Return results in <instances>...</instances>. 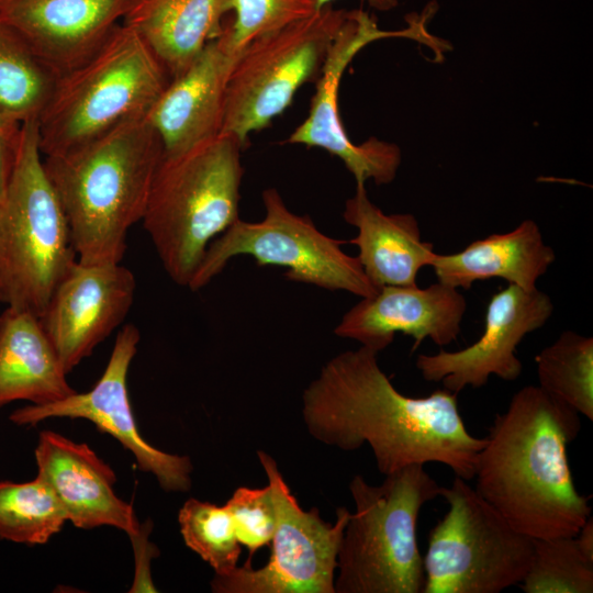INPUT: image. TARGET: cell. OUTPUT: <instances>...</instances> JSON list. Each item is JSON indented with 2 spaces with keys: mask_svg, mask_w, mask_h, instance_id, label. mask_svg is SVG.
Instances as JSON below:
<instances>
[{
  "mask_svg": "<svg viewBox=\"0 0 593 593\" xmlns=\"http://www.w3.org/2000/svg\"><path fill=\"white\" fill-rule=\"evenodd\" d=\"M273 497L277 524L271 555L259 569L250 559L227 574H214V593H335L337 556L350 512L336 510L334 524L325 522L317 507L304 511L287 484L276 460L257 450Z\"/></svg>",
  "mask_w": 593,
  "mask_h": 593,
  "instance_id": "11",
  "label": "cell"
},
{
  "mask_svg": "<svg viewBox=\"0 0 593 593\" xmlns=\"http://www.w3.org/2000/svg\"><path fill=\"white\" fill-rule=\"evenodd\" d=\"M57 77L0 18V109L21 123L37 120Z\"/></svg>",
  "mask_w": 593,
  "mask_h": 593,
  "instance_id": "24",
  "label": "cell"
},
{
  "mask_svg": "<svg viewBox=\"0 0 593 593\" xmlns=\"http://www.w3.org/2000/svg\"><path fill=\"white\" fill-rule=\"evenodd\" d=\"M40 317L8 306L0 314V409L14 401L44 405L75 392Z\"/></svg>",
  "mask_w": 593,
  "mask_h": 593,
  "instance_id": "22",
  "label": "cell"
},
{
  "mask_svg": "<svg viewBox=\"0 0 593 593\" xmlns=\"http://www.w3.org/2000/svg\"><path fill=\"white\" fill-rule=\"evenodd\" d=\"M141 339L134 324H125L116 334L107 367L92 387L44 405H25L9 416L16 425H36L47 418H82L100 432L111 435L128 450L138 469L153 474L165 492H188L193 465L189 456L168 454L139 434L130 402L127 374Z\"/></svg>",
  "mask_w": 593,
  "mask_h": 593,
  "instance_id": "12",
  "label": "cell"
},
{
  "mask_svg": "<svg viewBox=\"0 0 593 593\" xmlns=\"http://www.w3.org/2000/svg\"><path fill=\"white\" fill-rule=\"evenodd\" d=\"M261 199L264 219H238L217 236L189 282L190 290L202 289L232 258L246 255L258 266L286 268L284 277L290 281L346 291L359 298L378 291L357 257L343 249L345 240L322 233L310 216L292 212L277 189H265Z\"/></svg>",
  "mask_w": 593,
  "mask_h": 593,
  "instance_id": "9",
  "label": "cell"
},
{
  "mask_svg": "<svg viewBox=\"0 0 593 593\" xmlns=\"http://www.w3.org/2000/svg\"><path fill=\"white\" fill-rule=\"evenodd\" d=\"M37 477L61 503L77 528L111 526L136 536L142 526L132 505L114 492L116 475L87 444L58 433H40L35 448Z\"/></svg>",
  "mask_w": 593,
  "mask_h": 593,
  "instance_id": "19",
  "label": "cell"
},
{
  "mask_svg": "<svg viewBox=\"0 0 593 593\" xmlns=\"http://www.w3.org/2000/svg\"><path fill=\"white\" fill-rule=\"evenodd\" d=\"M233 518L240 546L248 549V559L269 545L277 524L273 497L269 485L237 488L224 504Z\"/></svg>",
  "mask_w": 593,
  "mask_h": 593,
  "instance_id": "30",
  "label": "cell"
},
{
  "mask_svg": "<svg viewBox=\"0 0 593 593\" xmlns=\"http://www.w3.org/2000/svg\"><path fill=\"white\" fill-rule=\"evenodd\" d=\"M538 387L593 421V338L564 331L535 357Z\"/></svg>",
  "mask_w": 593,
  "mask_h": 593,
  "instance_id": "25",
  "label": "cell"
},
{
  "mask_svg": "<svg viewBox=\"0 0 593 593\" xmlns=\"http://www.w3.org/2000/svg\"><path fill=\"white\" fill-rule=\"evenodd\" d=\"M22 135V123L0 109V202L3 200Z\"/></svg>",
  "mask_w": 593,
  "mask_h": 593,
  "instance_id": "31",
  "label": "cell"
},
{
  "mask_svg": "<svg viewBox=\"0 0 593 593\" xmlns=\"http://www.w3.org/2000/svg\"><path fill=\"white\" fill-rule=\"evenodd\" d=\"M232 0H134L122 20L153 51L170 78L219 36Z\"/></svg>",
  "mask_w": 593,
  "mask_h": 593,
  "instance_id": "23",
  "label": "cell"
},
{
  "mask_svg": "<svg viewBox=\"0 0 593 593\" xmlns=\"http://www.w3.org/2000/svg\"><path fill=\"white\" fill-rule=\"evenodd\" d=\"M579 413L538 385H525L496 414L475 465V491L533 539L573 537L591 517L577 490L567 445Z\"/></svg>",
  "mask_w": 593,
  "mask_h": 593,
  "instance_id": "2",
  "label": "cell"
},
{
  "mask_svg": "<svg viewBox=\"0 0 593 593\" xmlns=\"http://www.w3.org/2000/svg\"><path fill=\"white\" fill-rule=\"evenodd\" d=\"M555 260L538 224L526 219L512 231L490 234L460 251L436 253L429 267L438 281L456 289L468 290L477 281L500 278L532 291Z\"/></svg>",
  "mask_w": 593,
  "mask_h": 593,
  "instance_id": "21",
  "label": "cell"
},
{
  "mask_svg": "<svg viewBox=\"0 0 593 593\" xmlns=\"http://www.w3.org/2000/svg\"><path fill=\"white\" fill-rule=\"evenodd\" d=\"M170 79L147 44L121 23L88 60L57 77L36 120L42 154H65L147 115Z\"/></svg>",
  "mask_w": 593,
  "mask_h": 593,
  "instance_id": "6",
  "label": "cell"
},
{
  "mask_svg": "<svg viewBox=\"0 0 593 593\" xmlns=\"http://www.w3.org/2000/svg\"><path fill=\"white\" fill-rule=\"evenodd\" d=\"M178 522L186 546L209 563L214 574H227L237 567L240 544L225 505L190 497L179 510Z\"/></svg>",
  "mask_w": 593,
  "mask_h": 593,
  "instance_id": "28",
  "label": "cell"
},
{
  "mask_svg": "<svg viewBox=\"0 0 593 593\" xmlns=\"http://www.w3.org/2000/svg\"><path fill=\"white\" fill-rule=\"evenodd\" d=\"M391 37L405 38L406 32L382 30L368 12L349 10L315 81L309 113L286 139L287 144L321 148L339 158L356 184H366L368 180L376 184L392 182L402 160L401 150L393 143L373 136L361 144L351 142L338 110L340 80L354 57L369 44Z\"/></svg>",
  "mask_w": 593,
  "mask_h": 593,
  "instance_id": "13",
  "label": "cell"
},
{
  "mask_svg": "<svg viewBox=\"0 0 593 593\" xmlns=\"http://www.w3.org/2000/svg\"><path fill=\"white\" fill-rule=\"evenodd\" d=\"M161 141L147 115L130 118L61 155L45 156L81 264L121 262L128 230L142 221Z\"/></svg>",
  "mask_w": 593,
  "mask_h": 593,
  "instance_id": "3",
  "label": "cell"
},
{
  "mask_svg": "<svg viewBox=\"0 0 593 593\" xmlns=\"http://www.w3.org/2000/svg\"><path fill=\"white\" fill-rule=\"evenodd\" d=\"M448 505L432 528L422 593H500L526 575L534 539L515 529L467 480L440 494Z\"/></svg>",
  "mask_w": 593,
  "mask_h": 593,
  "instance_id": "8",
  "label": "cell"
},
{
  "mask_svg": "<svg viewBox=\"0 0 593 593\" xmlns=\"http://www.w3.org/2000/svg\"><path fill=\"white\" fill-rule=\"evenodd\" d=\"M317 11L316 0H232L225 22L242 51L253 40L303 20Z\"/></svg>",
  "mask_w": 593,
  "mask_h": 593,
  "instance_id": "29",
  "label": "cell"
},
{
  "mask_svg": "<svg viewBox=\"0 0 593 593\" xmlns=\"http://www.w3.org/2000/svg\"><path fill=\"white\" fill-rule=\"evenodd\" d=\"M552 312L547 293L508 284L491 296L483 333L473 344L456 351L421 354L415 366L423 379L440 381L444 389L457 394L468 387H484L491 376L514 381L523 370L517 346L527 334L542 327Z\"/></svg>",
  "mask_w": 593,
  "mask_h": 593,
  "instance_id": "14",
  "label": "cell"
},
{
  "mask_svg": "<svg viewBox=\"0 0 593 593\" xmlns=\"http://www.w3.org/2000/svg\"><path fill=\"white\" fill-rule=\"evenodd\" d=\"M245 145L221 133L163 156L142 219L169 278L188 287L209 245L239 219Z\"/></svg>",
  "mask_w": 593,
  "mask_h": 593,
  "instance_id": "4",
  "label": "cell"
},
{
  "mask_svg": "<svg viewBox=\"0 0 593 593\" xmlns=\"http://www.w3.org/2000/svg\"><path fill=\"white\" fill-rule=\"evenodd\" d=\"M348 11L326 5L312 15L248 43L231 71L222 133L245 146L318 79Z\"/></svg>",
  "mask_w": 593,
  "mask_h": 593,
  "instance_id": "10",
  "label": "cell"
},
{
  "mask_svg": "<svg viewBox=\"0 0 593 593\" xmlns=\"http://www.w3.org/2000/svg\"><path fill=\"white\" fill-rule=\"evenodd\" d=\"M372 485L360 474L349 482L355 503L337 556L335 593H422L425 582L416 526L423 506L441 485L423 465L384 475Z\"/></svg>",
  "mask_w": 593,
  "mask_h": 593,
  "instance_id": "5",
  "label": "cell"
},
{
  "mask_svg": "<svg viewBox=\"0 0 593 593\" xmlns=\"http://www.w3.org/2000/svg\"><path fill=\"white\" fill-rule=\"evenodd\" d=\"M239 53L224 20L221 34L183 72L170 79L147 114L165 156L182 153L222 133L227 82Z\"/></svg>",
  "mask_w": 593,
  "mask_h": 593,
  "instance_id": "17",
  "label": "cell"
},
{
  "mask_svg": "<svg viewBox=\"0 0 593 593\" xmlns=\"http://www.w3.org/2000/svg\"><path fill=\"white\" fill-rule=\"evenodd\" d=\"M518 585L525 593H592L593 559L575 536L534 539L532 562Z\"/></svg>",
  "mask_w": 593,
  "mask_h": 593,
  "instance_id": "27",
  "label": "cell"
},
{
  "mask_svg": "<svg viewBox=\"0 0 593 593\" xmlns=\"http://www.w3.org/2000/svg\"><path fill=\"white\" fill-rule=\"evenodd\" d=\"M152 525L142 526L141 532L131 538L135 553V579L130 592H156L150 579L149 562L158 555L154 544L148 540Z\"/></svg>",
  "mask_w": 593,
  "mask_h": 593,
  "instance_id": "32",
  "label": "cell"
},
{
  "mask_svg": "<svg viewBox=\"0 0 593 593\" xmlns=\"http://www.w3.org/2000/svg\"><path fill=\"white\" fill-rule=\"evenodd\" d=\"M378 354L359 346L321 368L302 393L307 433L343 451L368 444L383 475L437 462L472 480L485 438L468 432L458 394L446 389L422 398L401 393L381 369Z\"/></svg>",
  "mask_w": 593,
  "mask_h": 593,
  "instance_id": "1",
  "label": "cell"
},
{
  "mask_svg": "<svg viewBox=\"0 0 593 593\" xmlns=\"http://www.w3.org/2000/svg\"><path fill=\"white\" fill-rule=\"evenodd\" d=\"M133 2L0 0V18L59 76L96 54L122 23Z\"/></svg>",
  "mask_w": 593,
  "mask_h": 593,
  "instance_id": "18",
  "label": "cell"
},
{
  "mask_svg": "<svg viewBox=\"0 0 593 593\" xmlns=\"http://www.w3.org/2000/svg\"><path fill=\"white\" fill-rule=\"evenodd\" d=\"M343 217L357 230L349 243L357 247L356 257L376 288L417 284L418 272L430 266L436 251L422 239L413 214H385L369 199L366 184H356Z\"/></svg>",
  "mask_w": 593,
  "mask_h": 593,
  "instance_id": "20",
  "label": "cell"
},
{
  "mask_svg": "<svg viewBox=\"0 0 593 593\" xmlns=\"http://www.w3.org/2000/svg\"><path fill=\"white\" fill-rule=\"evenodd\" d=\"M466 311L465 295L440 281L425 288L384 286L350 307L334 334L377 353L384 350L398 333L413 337V350L426 338L446 346L457 339Z\"/></svg>",
  "mask_w": 593,
  "mask_h": 593,
  "instance_id": "16",
  "label": "cell"
},
{
  "mask_svg": "<svg viewBox=\"0 0 593 593\" xmlns=\"http://www.w3.org/2000/svg\"><path fill=\"white\" fill-rule=\"evenodd\" d=\"M68 516L40 477L29 482H0V540L44 545L59 533Z\"/></svg>",
  "mask_w": 593,
  "mask_h": 593,
  "instance_id": "26",
  "label": "cell"
},
{
  "mask_svg": "<svg viewBox=\"0 0 593 593\" xmlns=\"http://www.w3.org/2000/svg\"><path fill=\"white\" fill-rule=\"evenodd\" d=\"M41 155L37 121L23 122L15 166L0 202V302L37 317L78 260Z\"/></svg>",
  "mask_w": 593,
  "mask_h": 593,
  "instance_id": "7",
  "label": "cell"
},
{
  "mask_svg": "<svg viewBox=\"0 0 593 593\" xmlns=\"http://www.w3.org/2000/svg\"><path fill=\"white\" fill-rule=\"evenodd\" d=\"M135 291L134 273L121 262L71 266L40 317L67 373L122 324Z\"/></svg>",
  "mask_w": 593,
  "mask_h": 593,
  "instance_id": "15",
  "label": "cell"
},
{
  "mask_svg": "<svg viewBox=\"0 0 593 593\" xmlns=\"http://www.w3.org/2000/svg\"><path fill=\"white\" fill-rule=\"evenodd\" d=\"M335 0H316L317 10L332 5ZM366 1L372 9L381 12L390 11L398 7L399 0H362Z\"/></svg>",
  "mask_w": 593,
  "mask_h": 593,
  "instance_id": "34",
  "label": "cell"
},
{
  "mask_svg": "<svg viewBox=\"0 0 593 593\" xmlns=\"http://www.w3.org/2000/svg\"><path fill=\"white\" fill-rule=\"evenodd\" d=\"M577 542L582 552L593 559V519L589 517L575 535Z\"/></svg>",
  "mask_w": 593,
  "mask_h": 593,
  "instance_id": "33",
  "label": "cell"
}]
</instances>
